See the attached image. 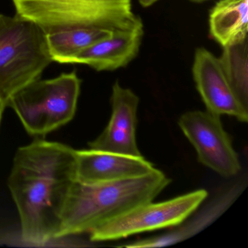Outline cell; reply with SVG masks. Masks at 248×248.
<instances>
[{
  "instance_id": "obj_13",
  "label": "cell",
  "mask_w": 248,
  "mask_h": 248,
  "mask_svg": "<svg viewBox=\"0 0 248 248\" xmlns=\"http://www.w3.org/2000/svg\"><path fill=\"white\" fill-rule=\"evenodd\" d=\"M248 0H220L210 11V33L222 47L248 40Z\"/></svg>"
},
{
  "instance_id": "obj_10",
  "label": "cell",
  "mask_w": 248,
  "mask_h": 248,
  "mask_svg": "<svg viewBox=\"0 0 248 248\" xmlns=\"http://www.w3.org/2000/svg\"><path fill=\"white\" fill-rule=\"evenodd\" d=\"M76 181L83 184L112 182L136 178L155 169L142 156H127L96 149L75 150Z\"/></svg>"
},
{
  "instance_id": "obj_2",
  "label": "cell",
  "mask_w": 248,
  "mask_h": 248,
  "mask_svg": "<svg viewBox=\"0 0 248 248\" xmlns=\"http://www.w3.org/2000/svg\"><path fill=\"white\" fill-rule=\"evenodd\" d=\"M170 179L159 170L136 178L99 184L75 181L65 201L57 239L89 233L130 209L153 202Z\"/></svg>"
},
{
  "instance_id": "obj_4",
  "label": "cell",
  "mask_w": 248,
  "mask_h": 248,
  "mask_svg": "<svg viewBox=\"0 0 248 248\" xmlns=\"http://www.w3.org/2000/svg\"><path fill=\"white\" fill-rule=\"evenodd\" d=\"M46 34L18 16L0 14V97L5 103L40 79L52 63Z\"/></svg>"
},
{
  "instance_id": "obj_6",
  "label": "cell",
  "mask_w": 248,
  "mask_h": 248,
  "mask_svg": "<svg viewBox=\"0 0 248 248\" xmlns=\"http://www.w3.org/2000/svg\"><path fill=\"white\" fill-rule=\"evenodd\" d=\"M208 193L199 189L162 202L144 203L107 220L89 233L91 242L128 237L181 224L206 200Z\"/></svg>"
},
{
  "instance_id": "obj_8",
  "label": "cell",
  "mask_w": 248,
  "mask_h": 248,
  "mask_svg": "<svg viewBox=\"0 0 248 248\" xmlns=\"http://www.w3.org/2000/svg\"><path fill=\"white\" fill-rule=\"evenodd\" d=\"M193 78L207 111L248 121V108L241 102L222 69L218 58L199 47L194 54Z\"/></svg>"
},
{
  "instance_id": "obj_15",
  "label": "cell",
  "mask_w": 248,
  "mask_h": 248,
  "mask_svg": "<svg viewBox=\"0 0 248 248\" xmlns=\"http://www.w3.org/2000/svg\"><path fill=\"white\" fill-rule=\"evenodd\" d=\"M219 61L238 98L248 108V39L223 47Z\"/></svg>"
},
{
  "instance_id": "obj_12",
  "label": "cell",
  "mask_w": 248,
  "mask_h": 248,
  "mask_svg": "<svg viewBox=\"0 0 248 248\" xmlns=\"http://www.w3.org/2000/svg\"><path fill=\"white\" fill-rule=\"evenodd\" d=\"M143 34V26L130 30H114L109 37L80 52L72 63L85 64L98 72L125 67L139 54Z\"/></svg>"
},
{
  "instance_id": "obj_1",
  "label": "cell",
  "mask_w": 248,
  "mask_h": 248,
  "mask_svg": "<svg viewBox=\"0 0 248 248\" xmlns=\"http://www.w3.org/2000/svg\"><path fill=\"white\" fill-rule=\"evenodd\" d=\"M75 181L73 148L37 139L17 150L8 186L24 242L42 246L57 239L62 210Z\"/></svg>"
},
{
  "instance_id": "obj_14",
  "label": "cell",
  "mask_w": 248,
  "mask_h": 248,
  "mask_svg": "<svg viewBox=\"0 0 248 248\" xmlns=\"http://www.w3.org/2000/svg\"><path fill=\"white\" fill-rule=\"evenodd\" d=\"M113 30L99 28H74L46 34L53 62L72 63L75 56L96 42L109 37Z\"/></svg>"
},
{
  "instance_id": "obj_5",
  "label": "cell",
  "mask_w": 248,
  "mask_h": 248,
  "mask_svg": "<svg viewBox=\"0 0 248 248\" xmlns=\"http://www.w3.org/2000/svg\"><path fill=\"white\" fill-rule=\"evenodd\" d=\"M81 84L75 71L39 79L11 97L7 107L14 110L29 135L46 136L73 120Z\"/></svg>"
},
{
  "instance_id": "obj_17",
  "label": "cell",
  "mask_w": 248,
  "mask_h": 248,
  "mask_svg": "<svg viewBox=\"0 0 248 248\" xmlns=\"http://www.w3.org/2000/svg\"><path fill=\"white\" fill-rule=\"evenodd\" d=\"M159 0H139L140 5L143 8H148L156 3Z\"/></svg>"
},
{
  "instance_id": "obj_3",
  "label": "cell",
  "mask_w": 248,
  "mask_h": 248,
  "mask_svg": "<svg viewBox=\"0 0 248 248\" xmlns=\"http://www.w3.org/2000/svg\"><path fill=\"white\" fill-rule=\"evenodd\" d=\"M16 15L46 34L74 28L130 30L143 26L130 0H13Z\"/></svg>"
},
{
  "instance_id": "obj_7",
  "label": "cell",
  "mask_w": 248,
  "mask_h": 248,
  "mask_svg": "<svg viewBox=\"0 0 248 248\" xmlns=\"http://www.w3.org/2000/svg\"><path fill=\"white\" fill-rule=\"evenodd\" d=\"M178 125L195 149L200 163L226 178L240 172L239 156L220 116L208 111H188L180 117Z\"/></svg>"
},
{
  "instance_id": "obj_18",
  "label": "cell",
  "mask_w": 248,
  "mask_h": 248,
  "mask_svg": "<svg viewBox=\"0 0 248 248\" xmlns=\"http://www.w3.org/2000/svg\"><path fill=\"white\" fill-rule=\"evenodd\" d=\"M192 1H194V2H203L204 0H192Z\"/></svg>"
},
{
  "instance_id": "obj_16",
  "label": "cell",
  "mask_w": 248,
  "mask_h": 248,
  "mask_svg": "<svg viewBox=\"0 0 248 248\" xmlns=\"http://www.w3.org/2000/svg\"><path fill=\"white\" fill-rule=\"evenodd\" d=\"M6 103L4 101L1 97H0V126L2 123V117H3V113L5 111V108H6Z\"/></svg>"
},
{
  "instance_id": "obj_11",
  "label": "cell",
  "mask_w": 248,
  "mask_h": 248,
  "mask_svg": "<svg viewBox=\"0 0 248 248\" xmlns=\"http://www.w3.org/2000/svg\"><path fill=\"white\" fill-rule=\"evenodd\" d=\"M247 186L246 179H239L225 187L201 210L188 216L172 230L158 236L133 241L119 247L127 248H159L186 240L204 230L222 216L242 194Z\"/></svg>"
},
{
  "instance_id": "obj_9",
  "label": "cell",
  "mask_w": 248,
  "mask_h": 248,
  "mask_svg": "<svg viewBox=\"0 0 248 248\" xmlns=\"http://www.w3.org/2000/svg\"><path fill=\"white\" fill-rule=\"evenodd\" d=\"M111 104L109 122L101 135L88 143L90 149L142 156L136 141L139 96L116 82L112 87Z\"/></svg>"
}]
</instances>
